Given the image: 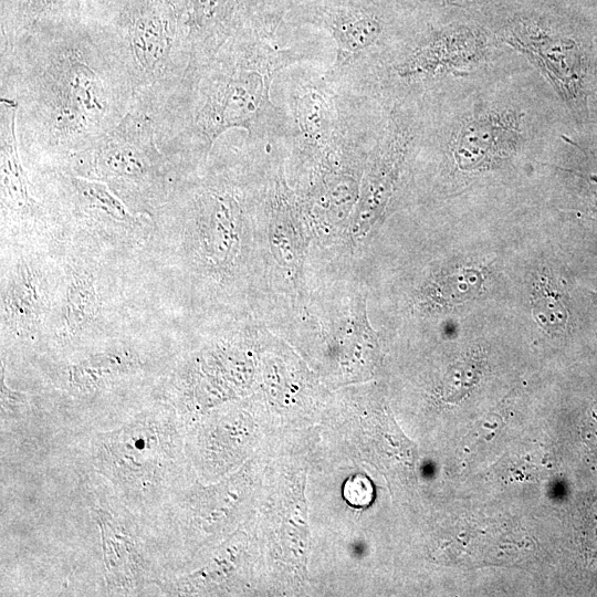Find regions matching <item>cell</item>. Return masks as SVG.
Masks as SVG:
<instances>
[{
  "label": "cell",
  "instance_id": "1",
  "mask_svg": "<svg viewBox=\"0 0 597 597\" xmlns=\"http://www.w3.org/2000/svg\"><path fill=\"white\" fill-rule=\"evenodd\" d=\"M186 433L177 410L156 400L111 428L76 432L71 457L77 470L100 475L130 511L156 520L193 482Z\"/></svg>",
  "mask_w": 597,
  "mask_h": 597
},
{
  "label": "cell",
  "instance_id": "2",
  "mask_svg": "<svg viewBox=\"0 0 597 597\" xmlns=\"http://www.w3.org/2000/svg\"><path fill=\"white\" fill-rule=\"evenodd\" d=\"M81 491L100 527L109 595H138L170 574L171 559L156 520L130 511L97 474L78 471Z\"/></svg>",
  "mask_w": 597,
  "mask_h": 597
},
{
  "label": "cell",
  "instance_id": "3",
  "mask_svg": "<svg viewBox=\"0 0 597 597\" xmlns=\"http://www.w3.org/2000/svg\"><path fill=\"white\" fill-rule=\"evenodd\" d=\"M500 20L502 41L545 76L577 119L587 118L595 77L589 45L545 11L514 10Z\"/></svg>",
  "mask_w": 597,
  "mask_h": 597
},
{
  "label": "cell",
  "instance_id": "4",
  "mask_svg": "<svg viewBox=\"0 0 597 597\" xmlns=\"http://www.w3.org/2000/svg\"><path fill=\"white\" fill-rule=\"evenodd\" d=\"M524 116L512 107L492 108L463 119L449 140V153L462 171L495 167L513 157L524 137Z\"/></svg>",
  "mask_w": 597,
  "mask_h": 597
},
{
  "label": "cell",
  "instance_id": "5",
  "mask_svg": "<svg viewBox=\"0 0 597 597\" xmlns=\"http://www.w3.org/2000/svg\"><path fill=\"white\" fill-rule=\"evenodd\" d=\"M48 92L53 123L63 134L93 128L105 112L102 81L81 53H63L49 71Z\"/></svg>",
  "mask_w": 597,
  "mask_h": 597
},
{
  "label": "cell",
  "instance_id": "6",
  "mask_svg": "<svg viewBox=\"0 0 597 597\" xmlns=\"http://www.w3.org/2000/svg\"><path fill=\"white\" fill-rule=\"evenodd\" d=\"M146 358L136 349L114 346L73 355L50 374L57 388L75 399L93 402L146 373Z\"/></svg>",
  "mask_w": 597,
  "mask_h": 597
},
{
  "label": "cell",
  "instance_id": "7",
  "mask_svg": "<svg viewBox=\"0 0 597 597\" xmlns=\"http://www.w3.org/2000/svg\"><path fill=\"white\" fill-rule=\"evenodd\" d=\"M489 31L472 21H457L433 32L401 65L405 76L467 75L485 62Z\"/></svg>",
  "mask_w": 597,
  "mask_h": 597
},
{
  "label": "cell",
  "instance_id": "8",
  "mask_svg": "<svg viewBox=\"0 0 597 597\" xmlns=\"http://www.w3.org/2000/svg\"><path fill=\"white\" fill-rule=\"evenodd\" d=\"M269 102V84L255 71H240L218 84L197 116L211 142L229 128L250 129Z\"/></svg>",
  "mask_w": 597,
  "mask_h": 597
},
{
  "label": "cell",
  "instance_id": "9",
  "mask_svg": "<svg viewBox=\"0 0 597 597\" xmlns=\"http://www.w3.org/2000/svg\"><path fill=\"white\" fill-rule=\"evenodd\" d=\"M161 161L149 121L132 114L123 117L94 150L95 169L108 178H144Z\"/></svg>",
  "mask_w": 597,
  "mask_h": 597
},
{
  "label": "cell",
  "instance_id": "10",
  "mask_svg": "<svg viewBox=\"0 0 597 597\" xmlns=\"http://www.w3.org/2000/svg\"><path fill=\"white\" fill-rule=\"evenodd\" d=\"M15 113L13 102L1 101V192L7 206L24 209L31 207L32 198L18 154Z\"/></svg>",
  "mask_w": 597,
  "mask_h": 597
},
{
  "label": "cell",
  "instance_id": "11",
  "mask_svg": "<svg viewBox=\"0 0 597 597\" xmlns=\"http://www.w3.org/2000/svg\"><path fill=\"white\" fill-rule=\"evenodd\" d=\"M129 39L138 65L154 72L168 56L172 33L164 13L153 8L144 10L133 20Z\"/></svg>",
  "mask_w": 597,
  "mask_h": 597
},
{
  "label": "cell",
  "instance_id": "12",
  "mask_svg": "<svg viewBox=\"0 0 597 597\" xmlns=\"http://www.w3.org/2000/svg\"><path fill=\"white\" fill-rule=\"evenodd\" d=\"M6 320L20 329H31L43 307L42 283L35 271L19 265L9 279L2 295Z\"/></svg>",
  "mask_w": 597,
  "mask_h": 597
},
{
  "label": "cell",
  "instance_id": "13",
  "mask_svg": "<svg viewBox=\"0 0 597 597\" xmlns=\"http://www.w3.org/2000/svg\"><path fill=\"white\" fill-rule=\"evenodd\" d=\"M331 31L339 49L357 52L373 45L383 32V22L360 9H339L331 20Z\"/></svg>",
  "mask_w": 597,
  "mask_h": 597
},
{
  "label": "cell",
  "instance_id": "14",
  "mask_svg": "<svg viewBox=\"0 0 597 597\" xmlns=\"http://www.w3.org/2000/svg\"><path fill=\"white\" fill-rule=\"evenodd\" d=\"M98 310V298L91 275L74 271L71 275L63 307L65 332L75 336L93 323Z\"/></svg>",
  "mask_w": 597,
  "mask_h": 597
},
{
  "label": "cell",
  "instance_id": "15",
  "mask_svg": "<svg viewBox=\"0 0 597 597\" xmlns=\"http://www.w3.org/2000/svg\"><path fill=\"white\" fill-rule=\"evenodd\" d=\"M74 186L84 203L118 222H129L133 216L124 203L111 191L106 184L74 178Z\"/></svg>",
  "mask_w": 597,
  "mask_h": 597
},
{
  "label": "cell",
  "instance_id": "16",
  "mask_svg": "<svg viewBox=\"0 0 597 597\" xmlns=\"http://www.w3.org/2000/svg\"><path fill=\"white\" fill-rule=\"evenodd\" d=\"M296 118L306 137H324L331 123V113L325 98L316 91L302 94L296 101Z\"/></svg>",
  "mask_w": 597,
  "mask_h": 597
},
{
  "label": "cell",
  "instance_id": "17",
  "mask_svg": "<svg viewBox=\"0 0 597 597\" xmlns=\"http://www.w3.org/2000/svg\"><path fill=\"white\" fill-rule=\"evenodd\" d=\"M303 490L298 494L294 510L287 517L286 540L290 554H293V562L303 569L307 559V524L306 507Z\"/></svg>",
  "mask_w": 597,
  "mask_h": 597
},
{
  "label": "cell",
  "instance_id": "18",
  "mask_svg": "<svg viewBox=\"0 0 597 597\" xmlns=\"http://www.w3.org/2000/svg\"><path fill=\"white\" fill-rule=\"evenodd\" d=\"M533 314L537 323L548 329H562L568 320L564 298L552 290H536L533 300Z\"/></svg>",
  "mask_w": 597,
  "mask_h": 597
},
{
  "label": "cell",
  "instance_id": "19",
  "mask_svg": "<svg viewBox=\"0 0 597 597\" xmlns=\"http://www.w3.org/2000/svg\"><path fill=\"white\" fill-rule=\"evenodd\" d=\"M483 276L475 270H462L448 277L444 294L451 302H461L478 294Z\"/></svg>",
  "mask_w": 597,
  "mask_h": 597
},
{
  "label": "cell",
  "instance_id": "20",
  "mask_svg": "<svg viewBox=\"0 0 597 597\" xmlns=\"http://www.w3.org/2000/svg\"><path fill=\"white\" fill-rule=\"evenodd\" d=\"M230 0H192L190 21L197 29L209 28L226 15Z\"/></svg>",
  "mask_w": 597,
  "mask_h": 597
},
{
  "label": "cell",
  "instance_id": "21",
  "mask_svg": "<svg viewBox=\"0 0 597 597\" xmlns=\"http://www.w3.org/2000/svg\"><path fill=\"white\" fill-rule=\"evenodd\" d=\"M442 3L458 10H476L485 6L489 0H440Z\"/></svg>",
  "mask_w": 597,
  "mask_h": 597
},
{
  "label": "cell",
  "instance_id": "22",
  "mask_svg": "<svg viewBox=\"0 0 597 597\" xmlns=\"http://www.w3.org/2000/svg\"><path fill=\"white\" fill-rule=\"evenodd\" d=\"M59 0H29L30 11L39 14L44 10H49Z\"/></svg>",
  "mask_w": 597,
  "mask_h": 597
},
{
  "label": "cell",
  "instance_id": "23",
  "mask_svg": "<svg viewBox=\"0 0 597 597\" xmlns=\"http://www.w3.org/2000/svg\"><path fill=\"white\" fill-rule=\"evenodd\" d=\"M587 294L590 297L591 302L597 305V292L587 291Z\"/></svg>",
  "mask_w": 597,
  "mask_h": 597
}]
</instances>
